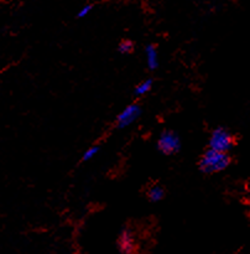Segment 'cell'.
<instances>
[{
    "mask_svg": "<svg viewBox=\"0 0 250 254\" xmlns=\"http://www.w3.org/2000/svg\"><path fill=\"white\" fill-rule=\"evenodd\" d=\"M229 164L230 158L228 156V154L208 149L200 159V169L205 174H213L224 170Z\"/></svg>",
    "mask_w": 250,
    "mask_h": 254,
    "instance_id": "cell-1",
    "label": "cell"
},
{
    "mask_svg": "<svg viewBox=\"0 0 250 254\" xmlns=\"http://www.w3.org/2000/svg\"><path fill=\"white\" fill-rule=\"evenodd\" d=\"M233 143H234V140H233L232 134L227 129L217 128L213 130L212 135H210L209 149L227 154L232 149Z\"/></svg>",
    "mask_w": 250,
    "mask_h": 254,
    "instance_id": "cell-2",
    "label": "cell"
},
{
    "mask_svg": "<svg viewBox=\"0 0 250 254\" xmlns=\"http://www.w3.org/2000/svg\"><path fill=\"white\" fill-rule=\"evenodd\" d=\"M181 141L180 138L176 133L171 130L163 131L157 140V149L165 155H171L175 154L180 149Z\"/></svg>",
    "mask_w": 250,
    "mask_h": 254,
    "instance_id": "cell-3",
    "label": "cell"
},
{
    "mask_svg": "<svg viewBox=\"0 0 250 254\" xmlns=\"http://www.w3.org/2000/svg\"><path fill=\"white\" fill-rule=\"evenodd\" d=\"M140 107L138 104H129L128 107L121 111V113L116 117V126L119 128H126V127L131 126L136 119L140 116Z\"/></svg>",
    "mask_w": 250,
    "mask_h": 254,
    "instance_id": "cell-4",
    "label": "cell"
},
{
    "mask_svg": "<svg viewBox=\"0 0 250 254\" xmlns=\"http://www.w3.org/2000/svg\"><path fill=\"white\" fill-rule=\"evenodd\" d=\"M118 247L121 253L124 254H130L134 251V238L131 236L130 231L124 230L120 233L118 240Z\"/></svg>",
    "mask_w": 250,
    "mask_h": 254,
    "instance_id": "cell-5",
    "label": "cell"
},
{
    "mask_svg": "<svg viewBox=\"0 0 250 254\" xmlns=\"http://www.w3.org/2000/svg\"><path fill=\"white\" fill-rule=\"evenodd\" d=\"M146 55V62H148V67L150 69L157 68L158 66V59H157V51L152 45H149L145 49Z\"/></svg>",
    "mask_w": 250,
    "mask_h": 254,
    "instance_id": "cell-6",
    "label": "cell"
},
{
    "mask_svg": "<svg viewBox=\"0 0 250 254\" xmlns=\"http://www.w3.org/2000/svg\"><path fill=\"white\" fill-rule=\"evenodd\" d=\"M151 87H152V81H151L150 78L145 79V81H143L141 83H139L138 86L135 87V92H134V93H135L136 96H144V94H146L150 91Z\"/></svg>",
    "mask_w": 250,
    "mask_h": 254,
    "instance_id": "cell-7",
    "label": "cell"
},
{
    "mask_svg": "<svg viewBox=\"0 0 250 254\" xmlns=\"http://www.w3.org/2000/svg\"><path fill=\"white\" fill-rule=\"evenodd\" d=\"M148 196L151 201L156 202V201H160L161 198L163 197V190L160 186H152V188L149 190Z\"/></svg>",
    "mask_w": 250,
    "mask_h": 254,
    "instance_id": "cell-8",
    "label": "cell"
},
{
    "mask_svg": "<svg viewBox=\"0 0 250 254\" xmlns=\"http://www.w3.org/2000/svg\"><path fill=\"white\" fill-rule=\"evenodd\" d=\"M98 146H91L89 149H87L86 153L83 154V160L84 161H88L91 160V159H93L94 156L97 155V153H98Z\"/></svg>",
    "mask_w": 250,
    "mask_h": 254,
    "instance_id": "cell-9",
    "label": "cell"
},
{
    "mask_svg": "<svg viewBox=\"0 0 250 254\" xmlns=\"http://www.w3.org/2000/svg\"><path fill=\"white\" fill-rule=\"evenodd\" d=\"M131 50H133V42L129 41V40H125V41H123L119 45V51L121 54H129Z\"/></svg>",
    "mask_w": 250,
    "mask_h": 254,
    "instance_id": "cell-10",
    "label": "cell"
},
{
    "mask_svg": "<svg viewBox=\"0 0 250 254\" xmlns=\"http://www.w3.org/2000/svg\"><path fill=\"white\" fill-rule=\"evenodd\" d=\"M91 11H92L91 5H84V6L79 10L78 14L77 15H78V17H84V16H87V15H88Z\"/></svg>",
    "mask_w": 250,
    "mask_h": 254,
    "instance_id": "cell-11",
    "label": "cell"
}]
</instances>
